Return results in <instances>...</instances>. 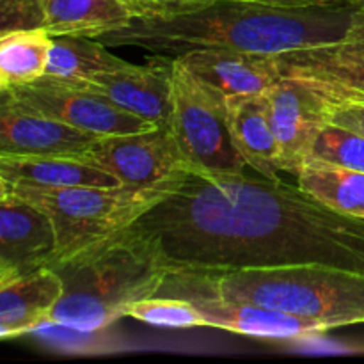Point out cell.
Returning a JSON list of instances; mask_svg holds the SVG:
<instances>
[{"instance_id": "29", "label": "cell", "mask_w": 364, "mask_h": 364, "mask_svg": "<svg viewBox=\"0 0 364 364\" xmlns=\"http://www.w3.org/2000/svg\"><path fill=\"white\" fill-rule=\"evenodd\" d=\"M121 2H124V4H127V6H130L132 9H134V13L137 14L139 11H141L142 7H144V4L148 2V0H121Z\"/></svg>"}, {"instance_id": "5", "label": "cell", "mask_w": 364, "mask_h": 364, "mask_svg": "<svg viewBox=\"0 0 364 364\" xmlns=\"http://www.w3.org/2000/svg\"><path fill=\"white\" fill-rule=\"evenodd\" d=\"M178 181L159 187H38L0 181V188L38 206L52 219L57 255L50 269L130 228L169 196Z\"/></svg>"}, {"instance_id": "25", "label": "cell", "mask_w": 364, "mask_h": 364, "mask_svg": "<svg viewBox=\"0 0 364 364\" xmlns=\"http://www.w3.org/2000/svg\"><path fill=\"white\" fill-rule=\"evenodd\" d=\"M45 27V0H0V34Z\"/></svg>"}, {"instance_id": "30", "label": "cell", "mask_w": 364, "mask_h": 364, "mask_svg": "<svg viewBox=\"0 0 364 364\" xmlns=\"http://www.w3.org/2000/svg\"><path fill=\"white\" fill-rule=\"evenodd\" d=\"M350 2H355V4H359V2H364V0H350Z\"/></svg>"}, {"instance_id": "31", "label": "cell", "mask_w": 364, "mask_h": 364, "mask_svg": "<svg viewBox=\"0 0 364 364\" xmlns=\"http://www.w3.org/2000/svg\"><path fill=\"white\" fill-rule=\"evenodd\" d=\"M359 6H363V7H364V2H359Z\"/></svg>"}, {"instance_id": "27", "label": "cell", "mask_w": 364, "mask_h": 364, "mask_svg": "<svg viewBox=\"0 0 364 364\" xmlns=\"http://www.w3.org/2000/svg\"><path fill=\"white\" fill-rule=\"evenodd\" d=\"M208 2V0H148L141 11L135 16H142V14H164V13H174V11L185 9V7L196 6V4Z\"/></svg>"}, {"instance_id": "7", "label": "cell", "mask_w": 364, "mask_h": 364, "mask_svg": "<svg viewBox=\"0 0 364 364\" xmlns=\"http://www.w3.org/2000/svg\"><path fill=\"white\" fill-rule=\"evenodd\" d=\"M0 95L23 109L64 121L96 137L156 128V124L114 105L85 80H64L45 75L32 84L0 91Z\"/></svg>"}, {"instance_id": "14", "label": "cell", "mask_w": 364, "mask_h": 364, "mask_svg": "<svg viewBox=\"0 0 364 364\" xmlns=\"http://www.w3.org/2000/svg\"><path fill=\"white\" fill-rule=\"evenodd\" d=\"M188 299L205 315L206 327L230 331L240 336L299 340V338L316 336L331 331L329 326L318 320L302 318L249 302H231L217 297H206V295H192Z\"/></svg>"}, {"instance_id": "24", "label": "cell", "mask_w": 364, "mask_h": 364, "mask_svg": "<svg viewBox=\"0 0 364 364\" xmlns=\"http://www.w3.org/2000/svg\"><path fill=\"white\" fill-rule=\"evenodd\" d=\"M306 50H309L313 55L322 57V59L364 64V7L359 6L350 28L340 41Z\"/></svg>"}, {"instance_id": "15", "label": "cell", "mask_w": 364, "mask_h": 364, "mask_svg": "<svg viewBox=\"0 0 364 364\" xmlns=\"http://www.w3.org/2000/svg\"><path fill=\"white\" fill-rule=\"evenodd\" d=\"M63 295V279L50 267L0 284V338L11 340L50 326Z\"/></svg>"}, {"instance_id": "28", "label": "cell", "mask_w": 364, "mask_h": 364, "mask_svg": "<svg viewBox=\"0 0 364 364\" xmlns=\"http://www.w3.org/2000/svg\"><path fill=\"white\" fill-rule=\"evenodd\" d=\"M251 2L267 4V6L277 7H309V6H323V4L343 2V0H251Z\"/></svg>"}, {"instance_id": "11", "label": "cell", "mask_w": 364, "mask_h": 364, "mask_svg": "<svg viewBox=\"0 0 364 364\" xmlns=\"http://www.w3.org/2000/svg\"><path fill=\"white\" fill-rule=\"evenodd\" d=\"M226 98L267 95L283 78L277 55L238 50H192L176 57Z\"/></svg>"}, {"instance_id": "18", "label": "cell", "mask_w": 364, "mask_h": 364, "mask_svg": "<svg viewBox=\"0 0 364 364\" xmlns=\"http://www.w3.org/2000/svg\"><path fill=\"white\" fill-rule=\"evenodd\" d=\"M135 16L121 0H45V27L50 36L96 38L124 27Z\"/></svg>"}, {"instance_id": "21", "label": "cell", "mask_w": 364, "mask_h": 364, "mask_svg": "<svg viewBox=\"0 0 364 364\" xmlns=\"http://www.w3.org/2000/svg\"><path fill=\"white\" fill-rule=\"evenodd\" d=\"M127 64V60L107 52V45L98 39L87 36H55L45 75L64 80H91L103 71L119 70Z\"/></svg>"}, {"instance_id": "23", "label": "cell", "mask_w": 364, "mask_h": 364, "mask_svg": "<svg viewBox=\"0 0 364 364\" xmlns=\"http://www.w3.org/2000/svg\"><path fill=\"white\" fill-rule=\"evenodd\" d=\"M308 160L364 173V135L326 121L313 142Z\"/></svg>"}, {"instance_id": "17", "label": "cell", "mask_w": 364, "mask_h": 364, "mask_svg": "<svg viewBox=\"0 0 364 364\" xmlns=\"http://www.w3.org/2000/svg\"><path fill=\"white\" fill-rule=\"evenodd\" d=\"M0 181L38 187H121L107 171L66 155H0Z\"/></svg>"}, {"instance_id": "16", "label": "cell", "mask_w": 364, "mask_h": 364, "mask_svg": "<svg viewBox=\"0 0 364 364\" xmlns=\"http://www.w3.org/2000/svg\"><path fill=\"white\" fill-rule=\"evenodd\" d=\"M231 137L245 164L262 178L281 181V160L267 95L228 98Z\"/></svg>"}, {"instance_id": "19", "label": "cell", "mask_w": 364, "mask_h": 364, "mask_svg": "<svg viewBox=\"0 0 364 364\" xmlns=\"http://www.w3.org/2000/svg\"><path fill=\"white\" fill-rule=\"evenodd\" d=\"M297 185L334 212L364 217V173L306 160L297 173Z\"/></svg>"}, {"instance_id": "3", "label": "cell", "mask_w": 364, "mask_h": 364, "mask_svg": "<svg viewBox=\"0 0 364 364\" xmlns=\"http://www.w3.org/2000/svg\"><path fill=\"white\" fill-rule=\"evenodd\" d=\"M159 294L183 299L206 295L223 301L249 302L318 320L331 329L364 323V274L340 267L281 265L185 270L169 274Z\"/></svg>"}, {"instance_id": "22", "label": "cell", "mask_w": 364, "mask_h": 364, "mask_svg": "<svg viewBox=\"0 0 364 364\" xmlns=\"http://www.w3.org/2000/svg\"><path fill=\"white\" fill-rule=\"evenodd\" d=\"M127 316L149 323V326L178 327H206V318L191 299L173 295H153L134 302L127 309Z\"/></svg>"}, {"instance_id": "8", "label": "cell", "mask_w": 364, "mask_h": 364, "mask_svg": "<svg viewBox=\"0 0 364 364\" xmlns=\"http://www.w3.org/2000/svg\"><path fill=\"white\" fill-rule=\"evenodd\" d=\"M77 156L128 187H159L196 174L169 127L100 137Z\"/></svg>"}, {"instance_id": "10", "label": "cell", "mask_w": 364, "mask_h": 364, "mask_svg": "<svg viewBox=\"0 0 364 364\" xmlns=\"http://www.w3.org/2000/svg\"><path fill=\"white\" fill-rule=\"evenodd\" d=\"M119 109L156 127H169L173 110V57L153 55L146 64L103 71L85 80Z\"/></svg>"}, {"instance_id": "4", "label": "cell", "mask_w": 364, "mask_h": 364, "mask_svg": "<svg viewBox=\"0 0 364 364\" xmlns=\"http://www.w3.org/2000/svg\"><path fill=\"white\" fill-rule=\"evenodd\" d=\"M53 270L63 279L64 295L50 315V326L80 333H95L127 316L134 302L159 294L169 276L155 245L134 228Z\"/></svg>"}, {"instance_id": "26", "label": "cell", "mask_w": 364, "mask_h": 364, "mask_svg": "<svg viewBox=\"0 0 364 364\" xmlns=\"http://www.w3.org/2000/svg\"><path fill=\"white\" fill-rule=\"evenodd\" d=\"M320 114L327 123L347 127L350 130L359 132L364 135V105H355V103H338V105H327V103H318Z\"/></svg>"}, {"instance_id": "12", "label": "cell", "mask_w": 364, "mask_h": 364, "mask_svg": "<svg viewBox=\"0 0 364 364\" xmlns=\"http://www.w3.org/2000/svg\"><path fill=\"white\" fill-rule=\"evenodd\" d=\"M96 135L23 109L2 96L0 103V155H66L84 153Z\"/></svg>"}, {"instance_id": "13", "label": "cell", "mask_w": 364, "mask_h": 364, "mask_svg": "<svg viewBox=\"0 0 364 364\" xmlns=\"http://www.w3.org/2000/svg\"><path fill=\"white\" fill-rule=\"evenodd\" d=\"M267 98L279 148L281 171L297 176L326 119L320 114L315 100L284 75L267 92Z\"/></svg>"}, {"instance_id": "1", "label": "cell", "mask_w": 364, "mask_h": 364, "mask_svg": "<svg viewBox=\"0 0 364 364\" xmlns=\"http://www.w3.org/2000/svg\"><path fill=\"white\" fill-rule=\"evenodd\" d=\"M130 228L169 274L329 265L364 274V217L334 212L301 187L247 174L178 181Z\"/></svg>"}, {"instance_id": "6", "label": "cell", "mask_w": 364, "mask_h": 364, "mask_svg": "<svg viewBox=\"0 0 364 364\" xmlns=\"http://www.w3.org/2000/svg\"><path fill=\"white\" fill-rule=\"evenodd\" d=\"M169 128L199 176L244 174L228 123V98L173 57V110Z\"/></svg>"}, {"instance_id": "2", "label": "cell", "mask_w": 364, "mask_h": 364, "mask_svg": "<svg viewBox=\"0 0 364 364\" xmlns=\"http://www.w3.org/2000/svg\"><path fill=\"white\" fill-rule=\"evenodd\" d=\"M359 4L277 7L251 0H208L174 13L134 16L124 27L95 39L107 46H137L153 55L178 57L192 50L281 53L338 43Z\"/></svg>"}, {"instance_id": "20", "label": "cell", "mask_w": 364, "mask_h": 364, "mask_svg": "<svg viewBox=\"0 0 364 364\" xmlns=\"http://www.w3.org/2000/svg\"><path fill=\"white\" fill-rule=\"evenodd\" d=\"M52 43L53 38L43 27L0 34V91L45 77Z\"/></svg>"}, {"instance_id": "9", "label": "cell", "mask_w": 364, "mask_h": 364, "mask_svg": "<svg viewBox=\"0 0 364 364\" xmlns=\"http://www.w3.org/2000/svg\"><path fill=\"white\" fill-rule=\"evenodd\" d=\"M55 255L52 219L38 206L0 188V284L50 267Z\"/></svg>"}]
</instances>
